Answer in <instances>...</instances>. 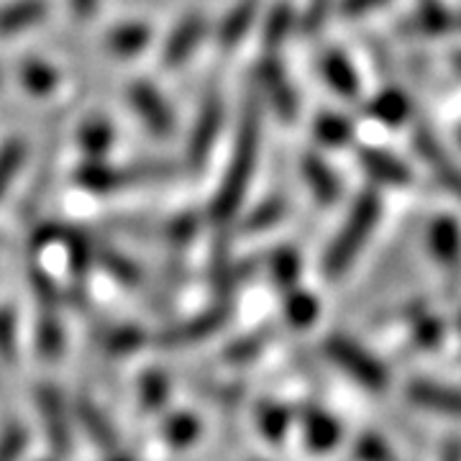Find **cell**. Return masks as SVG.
Listing matches in <instances>:
<instances>
[{
	"mask_svg": "<svg viewBox=\"0 0 461 461\" xmlns=\"http://www.w3.org/2000/svg\"><path fill=\"white\" fill-rule=\"evenodd\" d=\"M257 151H259V108L251 100L247 113H244L239 139H236V151L230 157L229 172L223 177V187H221L218 198L213 200V218L229 221L230 215L239 211L241 200L247 195L254 165H257Z\"/></svg>",
	"mask_w": 461,
	"mask_h": 461,
	"instance_id": "cell-1",
	"label": "cell"
},
{
	"mask_svg": "<svg viewBox=\"0 0 461 461\" xmlns=\"http://www.w3.org/2000/svg\"><path fill=\"white\" fill-rule=\"evenodd\" d=\"M379 213H382V203H379L377 193L366 190L357 198L351 213L346 215L344 229L339 230V236L330 241L329 251L323 257L326 277H341L348 269V264L354 262V257L362 251L366 239L372 236Z\"/></svg>",
	"mask_w": 461,
	"mask_h": 461,
	"instance_id": "cell-2",
	"label": "cell"
},
{
	"mask_svg": "<svg viewBox=\"0 0 461 461\" xmlns=\"http://www.w3.org/2000/svg\"><path fill=\"white\" fill-rule=\"evenodd\" d=\"M175 172V167L169 165H136V167H118L105 165L100 159H90L75 172V182L90 190V193H113L131 187L133 182H149V180H165Z\"/></svg>",
	"mask_w": 461,
	"mask_h": 461,
	"instance_id": "cell-3",
	"label": "cell"
},
{
	"mask_svg": "<svg viewBox=\"0 0 461 461\" xmlns=\"http://www.w3.org/2000/svg\"><path fill=\"white\" fill-rule=\"evenodd\" d=\"M326 354L336 364H341L354 379H359L369 390H384L387 384V369L369 354L362 346L348 341L344 336H330L326 341Z\"/></svg>",
	"mask_w": 461,
	"mask_h": 461,
	"instance_id": "cell-4",
	"label": "cell"
},
{
	"mask_svg": "<svg viewBox=\"0 0 461 461\" xmlns=\"http://www.w3.org/2000/svg\"><path fill=\"white\" fill-rule=\"evenodd\" d=\"M129 105L139 115V121L147 126L149 131L159 139H167L175 131V113L169 108V103L162 98V93L157 87H151L147 80H136L129 87Z\"/></svg>",
	"mask_w": 461,
	"mask_h": 461,
	"instance_id": "cell-5",
	"label": "cell"
},
{
	"mask_svg": "<svg viewBox=\"0 0 461 461\" xmlns=\"http://www.w3.org/2000/svg\"><path fill=\"white\" fill-rule=\"evenodd\" d=\"M221 126H223V103L218 95H211L203 103L198 118H195V126L187 139V157L193 165L200 167L211 157Z\"/></svg>",
	"mask_w": 461,
	"mask_h": 461,
	"instance_id": "cell-6",
	"label": "cell"
},
{
	"mask_svg": "<svg viewBox=\"0 0 461 461\" xmlns=\"http://www.w3.org/2000/svg\"><path fill=\"white\" fill-rule=\"evenodd\" d=\"M429 247L436 262L446 269L451 280H459L461 275V229L451 215L433 218L429 229Z\"/></svg>",
	"mask_w": 461,
	"mask_h": 461,
	"instance_id": "cell-7",
	"label": "cell"
},
{
	"mask_svg": "<svg viewBox=\"0 0 461 461\" xmlns=\"http://www.w3.org/2000/svg\"><path fill=\"white\" fill-rule=\"evenodd\" d=\"M205 29H208V23L200 14H187L182 18L180 23L172 29V33L167 36L165 47H162V67L177 69V67L185 65L193 50H198V44L205 36Z\"/></svg>",
	"mask_w": 461,
	"mask_h": 461,
	"instance_id": "cell-8",
	"label": "cell"
},
{
	"mask_svg": "<svg viewBox=\"0 0 461 461\" xmlns=\"http://www.w3.org/2000/svg\"><path fill=\"white\" fill-rule=\"evenodd\" d=\"M259 83H262L264 95L272 103L277 115L285 121H293L297 115V95L290 80H287V75H285V69H282L280 59H275V54H267L262 59Z\"/></svg>",
	"mask_w": 461,
	"mask_h": 461,
	"instance_id": "cell-9",
	"label": "cell"
},
{
	"mask_svg": "<svg viewBox=\"0 0 461 461\" xmlns=\"http://www.w3.org/2000/svg\"><path fill=\"white\" fill-rule=\"evenodd\" d=\"M39 412H41V423L50 436L51 448L57 451V456H65L69 451V418H67L65 402L54 387L39 390Z\"/></svg>",
	"mask_w": 461,
	"mask_h": 461,
	"instance_id": "cell-10",
	"label": "cell"
},
{
	"mask_svg": "<svg viewBox=\"0 0 461 461\" xmlns=\"http://www.w3.org/2000/svg\"><path fill=\"white\" fill-rule=\"evenodd\" d=\"M359 165L372 180L390 185V187H405L411 182V169L402 165L397 157L382 151V149H359Z\"/></svg>",
	"mask_w": 461,
	"mask_h": 461,
	"instance_id": "cell-11",
	"label": "cell"
},
{
	"mask_svg": "<svg viewBox=\"0 0 461 461\" xmlns=\"http://www.w3.org/2000/svg\"><path fill=\"white\" fill-rule=\"evenodd\" d=\"M50 14L47 0H14L0 5V36H14L41 23Z\"/></svg>",
	"mask_w": 461,
	"mask_h": 461,
	"instance_id": "cell-12",
	"label": "cell"
},
{
	"mask_svg": "<svg viewBox=\"0 0 461 461\" xmlns=\"http://www.w3.org/2000/svg\"><path fill=\"white\" fill-rule=\"evenodd\" d=\"M303 180H305L308 190L313 193V198L321 205H333L336 198L341 195V182H339V177L315 154H305L303 157Z\"/></svg>",
	"mask_w": 461,
	"mask_h": 461,
	"instance_id": "cell-13",
	"label": "cell"
},
{
	"mask_svg": "<svg viewBox=\"0 0 461 461\" xmlns=\"http://www.w3.org/2000/svg\"><path fill=\"white\" fill-rule=\"evenodd\" d=\"M321 72L326 77V83L344 98H357L359 95V77H357V69L351 67V62L346 59L344 51L329 50L321 54Z\"/></svg>",
	"mask_w": 461,
	"mask_h": 461,
	"instance_id": "cell-14",
	"label": "cell"
},
{
	"mask_svg": "<svg viewBox=\"0 0 461 461\" xmlns=\"http://www.w3.org/2000/svg\"><path fill=\"white\" fill-rule=\"evenodd\" d=\"M408 395L415 405L461 418V390L433 384V382H415V384H411Z\"/></svg>",
	"mask_w": 461,
	"mask_h": 461,
	"instance_id": "cell-15",
	"label": "cell"
},
{
	"mask_svg": "<svg viewBox=\"0 0 461 461\" xmlns=\"http://www.w3.org/2000/svg\"><path fill=\"white\" fill-rule=\"evenodd\" d=\"M300 423H303V433H305V441L313 451H330L333 446L341 441V426L321 411H305L300 415Z\"/></svg>",
	"mask_w": 461,
	"mask_h": 461,
	"instance_id": "cell-16",
	"label": "cell"
},
{
	"mask_svg": "<svg viewBox=\"0 0 461 461\" xmlns=\"http://www.w3.org/2000/svg\"><path fill=\"white\" fill-rule=\"evenodd\" d=\"M18 83L26 93H32L36 98L41 95H50L51 90L59 83V72L51 65H47L44 59H23L18 67Z\"/></svg>",
	"mask_w": 461,
	"mask_h": 461,
	"instance_id": "cell-17",
	"label": "cell"
},
{
	"mask_svg": "<svg viewBox=\"0 0 461 461\" xmlns=\"http://www.w3.org/2000/svg\"><path fill=\"white\" fill-rule=\"evenodd\" d=\"M369 113L382 121L384 126H400L411 118V100L402 90L387 87L369 103Z\"/></svg>",
	"mask_w": 461,
	"mask_h": 461,
	"instance_id": "cell-18",
	"label": "cell"
},
{
	"mask_svg": "<svg viewBox=\"0 0 461 461\" xmlns=\"http://www.w3.org/2000/svg\"><path fill=\"white\" fill-rule=\"evenodd\" d=\"M151 39V29L147 23H139V21H131V23H121L115 26L108 33V50L113 51L115 57H133L139 51H144V47Z\"/></svg>",
	"mask_w": 461,
	"mask_h": 461,
	"instance_id": "cell-19",
	"label": "cell"
},
{
	"mask_svg": "<svg viewBox=\"0 0 461 461\" xmlns=\"http://www.w3.org/2000/svg\"><path fill=\"white\" fill-rule=\"evenodd\" d=\"M257 8H259V0H241L229 16L223 18L221 32H218V41L223 50L236 47L244 39V33L251 29V21L257 16Z\"/></svg>",
	"mask_w": 461,
	"mask_h": 461,
	"instance_id": "cell-20",
	"label": "cell"
},
{
	"mask_svg": "<svg viewBox=\"0 0 461 461\" xmlns=\"http://www.w3.org/2000/svg\"><path fill=\"white\" fill-rule=\"evenodd\" d=\"M77 141H80V149H83L90 159H100V157L108 154V149L115 141L113 126L105 118L85 121V126L77 133Z\"/></svg>",
	"mask_w": 461,
	"mask_h": 461,
	"instance_id": "cell-21",
	"label": "cell"
},
{
	"mask_svg": "<svg viewBox=\"0 0 461 461\" xmlns=\"http://www.w3.org/2000/svg\"><path fill=\"white\" fill-rule=\"evenodd\" d=\"M456 26V16H451L438 0H423L418 16L412 18V32L423 36H438Z\"/></svg>",
	"mask_w": 461,
	"mask_h": 461,
	"instance_id": "cell-22",
	"label": "cell"
},
{
	"mask_svg": "<svg viewBox=\"0 0 461 461\" xmlns=\"http://www.w3.org/2000/svg\"><path fill=\"white\" fill-rule=\"evenodd\" d=\"M315 139L323 144V147L336 149V147H344L351 141V123L346 121L344 115H336V113H323L315 118V126H313Z\"/></svg>",
	"mask_w": 461,
	"mask_h": 461,
	"instance_id": "cell-23",
	"label": "cell"
},
{
	"mask_svg": "<svg viewBox=\"0 0 461 461\" xmlns=\"http://www.w3.org/2000/svg\"><path fill=\"white\" fill-rule=\"evenodd\" d=\"M287 213V203L282 198H269L259 203L249 218L244 221V230L247 233H257V230H267V229H275L277 223H280L282 218Z\"/></svg>",
	"mask_w": 461,
	"mask_h": 461,
	"instance_id": "cell-24",
	"label": "cell"
},
{
	"mask_svg": "<svg viewBox=\"0 0 461 461\" xmlns=\"http://www.w3.org/2000/svg\"><path fill=\"white\" fill-rule=\"evenodd\" d=\"M269 269H272V277L275 282L285 287V290H293L295 287L297 275H300V257H297L295 249L282 247L272 254L269 259Z\"/></svg>",
	"mask_w": 461,
	"mask_h": 461,
	"instance_id": "cell-25",
	"label": "cell"
},
{
	"mask_svg": "<svg viewBox=\"0 0 461 461\" xmlns=\"http://www.w3.org/2000/svg\"><path fill=\"white\" fill-rule=\"evenodd\" d=\"M290 29H293V11H290L287 3H280L272 11V16L267 21V29H264V47H267V54H275V51L280 50Z\"/></svg>",
	"mask_w": 461,
	"mask_h": 461,
	"instance_id": "cell-26",
	"label": "cell"
},
{
	"mask_svg": "<svg viewBox=\"0 0 461 461\" xmlns=\"http://www.w3.org/2000/svg\"><path fill=\"white\" fill-rule=\"evenodd\" d=\"M285 313H287V321L295 329H305V326L313 323L315 315H318V303L313 300V295L293 287V293H290L287 303H285Z\"/></svg>",
	"mask_w": 461,
	"mask_h": 461,
	"instance_id": "cell-27",
	"label": "cell"
},
{
	"mask_svg": "<svg viewBox=\"0 0 461 461\" xmlns=\"http://www.w3.org/2000/svg\"><path fill=\"white\" fill-rule=\"evenodd\" d=\"M412 141H415V151L433 167V172H438V169L451 165V159L446 157L444 147L438 144V139L433 136L429 126H418L415 133H412Z\"/></svg>",
	"mask_w": 461,
	"mask_h": 461,
	"instance_id": "cell-28",
	"label": "cell"
},
{
	"mask_svg": "<svg viewBox=\"0 0 461 461\" xmlns=\"http://www.w3.org/2000/svg\"><path fill=\"white\" fill-rule=\"evenodd\" d=\"M26 159V144L21 139H11L0 147V195L5 193V187L16 177V172Z\"/></svg>",
	"mask_w": 461,
	"mask_h": 461,
	"instance_id": "cell-29",
	"label": "cell"
},
{
	"mask_svg": "<svg viewBox=\"0 0 461 461\" xmlns=\"http://www.w3.org/2000/svg\"><path fill=\"white\" fill-rule=\"evenodd\" d=\"M257 423H259V429L269 441H280L285 430H287V423H290V412L280 408V405L264 402L257 411Z\"/></svg>",
	"mask_w": 461,
	"mask_h": 461,
	"instance_id": "cell-30",
	"label": "cell"
},
{
	"mask_svg": "<svg viewBox=\"0 0 461 461\" xmlns=\"http://www.w3.org/2000/svg\"><path fill=\"white\" fill-rule=\"evenodd\" d=\"M80 420H83V426L87 429V433L93 436V441L103 448H111L115 446V433L108 426V420L103 418L98 412V408H93V405H80Z\"/></svg>",
	"mask_w": 461,
	"mask_h": 461,
	"instance_id": "cell-31",
	"label": "cell"
},
{
	"mask_svg": "<svg viewBox=\"0 0 461 461\" xmlns=\"http://www.w3.org/2000/svg\"><path fill=\"white\" fill-rule=\"evenodd\" d=\"M444 339V323L436 321V318H423L420 315V326L412 333L411 344H408V351H423V348H433Z\"/></svg>",
	"mask_w": 461,
	"mask_h": 461,
	"instance_id": "cell-32",
	"label": "cell"
},
{
	"mask_svg": "<svg viewBox=\"0 0 461 461\" xmlns=\"http://www.w3.org/2000/svg\"><path fill=\"white\" fill-rule=\"evenodd\" d=\"M139 395H141V405L144 408H159L162 402L167 400V390H169V384H167L165 375H159V372H149L141 379V384H139Z\"/></svg>",
	"mask_w": 461,
	"mask_h": 461,
	"instance_id": "cell-33",
	"label": "cell"
},
{
	"mask_svg": "<svg viewBox=\"0 0 461 461\" xmlns=\"http://www.w3.org/2000/svg\"><path fill=\"white\" fill-rule=\"evenodd\" d=\"M165 436L172 446H187L198 436V420L193 415H175L167 423Z\"/></svg>",
	"mask_w": 461,
	"mask_h": 461,
	"instance_id": "cell-34",
	"label": "cell"
},
{
	"mask_svg": "<svg viewBox=\"0 0 461 461\" xmlns=\"http://www.w3.org/2000/svg\"><path fill=\"white\" fill-rule=\"evenodd\" d=\"M14 354H16V323L3 311L0 313V357L8 362V359H14Z\"/></svg>",
	"mask_w": 461,
	"mask_h": 461,
	"instance_id": "cell-35",
	"label": "cell"
},
{
	"mask_svg": "<svg viewBox=\"0 0 461 461\" xmlns=\"http://www.w3.org/2000/svg\"><path fill=\"white\" fill-rule=\"evenodd\" d=\"M269 330H262V333H254V336H249V339H244L241 344L233 346V351H230V359L233 362H244V359H249V357H254V354H259L262 351V346L269 341Z\"/></svg>",
	"mask_w": 461,
	"mask_h": 461,
	"instance_id": "cell-36",
	"label": "cell"
},
{
	"mask_svg": "<svg viewBox=\"0 0 461 461\" xmlns=\"http://www.w3.org/2000/svg\"><path fill=\"white\" fill-rule=\"evenodd\" d=\"M26 446V436L21 429H11L0 438V461H18Z\"/></svg>",
	"mask_w": 461,
	"mask_h": 461,
	"instance_id": "cell-37",
	"label": "cell"
},
{
	"mask_svg": "<svg viewBox=\"0 0 461 461\" xmlns=\"http://www.w3.org/2000/svg\"><path fill=\"white\" fill-rule=\"evenodd\" d=\"M330 0H308V11H305V29H321L323 21H326V14H329Z\"/></svg>",
	"mask_w": 461,
	"mask_h": 461,
	"instance_id": "cell-38",
	"label": "cell"
},
{
	"mask_svg": "<svg viewBox=\"0 0 461 461\" xmlns=\"http://www.w3.org/2000/svg\"><path fill=\"white\" fill-rule=\"evenodd\" d=\"M384 3L387 0H341V14L344 16H362V14H369Z\"/></svg>",
	"mask_w": 461,
	"mask_h": 461,
	"instance_id": "cell-39",
	"label": "cell"
},
{
	"mask_svg": "<svg viewBox=\"0 0 461 461\" xmlns=\"http://www.w3.org/2000/svg\"><path fill=\"white\" fill-rule=\"evenodd\" d=\"M436 175H438V180H441V185H444L446 190H451L454 195H459L461 198V172L456 167L448 165L444 167V169H438Z\"/></svg>",
	"mask_w": 461,
	"mask_h": 461,
	"instance_id": "cell-40",
	"label": "cell"
},
{
	"mask_svg": "<svg viewBox=\"0 0 461 461\" xmlns=\"http://www.w3.org/2000/svg\"><path fill=\"white\" fill-rule=\"evenodd\" d=\"M69 8L75 11L77 18H90L98 8V0H69Z\"/></svg>",
	"mask_w": 461,
	"mask_h": 461,
	"instance_id": "cell-41",
	"label": "cell"
},
{
	"mask_svg": "<svg viewBox=\"0 0 461 461\" xmlns=\"http://www.w3.org/2000/svg\"><path fill=\"white\" fill-rule=\"evenodd\" d=\"M444 461H461V446L459 444H448V446H446Z\"/></svg>",
	"mask_w": 461,
	"mask_h": 461,
	"instance_id": "cell-42",
	"label": "cell"
},
{
	"mask_svg": "<svg viewBox=\"0 0 461 461\" xmlns=\"http://www.w3.org/2000/svg\"><path fill=\"white\" fill-rule=\"evenodd\" d=\"M451 67L461 75V51H454V54H451Z\"/></svg>",
	"mask_w": 461,
	"mask_h": 461,
	"instance_id": "cell-43",
	"label": "cell"
},
{
	"mask_svg": "<svg viewBox=\"0 0 461 461\" xmlns=\"http://www.w3.org/2000/svg\"><path fill=\"white\" fill-rule=\"evenodd\" d=\"M454 29H461V16H456V26Z\"/></svg>",
	"mask_w": 461,
	"mask_h": 461,
	"instance_id": "cell-44",
	"label": "cell"
},
{
	"mask_svg": "<svg viewBox=\"0 0 461 461\" xmlns=\"http://www.w3.org/2000/svg\"><path fill=\"white\" fill-rule=\"evenodd\" d=\"M459 330H461V315H459Z\"/></svg>",
	"mask_w": 461,
	"mask_h": 461,
	"instance_id": "cell-45",
	"label": "cell"
},
{
	"mask_svg": "<svg viewBox=\"0 0 461 461\" xmlns=\"http://www.w3.org/2000/svg\"><path fill=\"white\" fill-rule=\"evenodd\" d=\"M459 144H461V129H459Z\"/></svg>",
	"mask_w": 461,
	"mask_h": 461,
	"instance_id": "cell-46",
	"label": "cell"
},
{
	"mask_svg": "<svg viewBox=\"0 0 461 461\" xmlns=\"http://www.w3.org/2000/svg\"><path fill=\"white\" fill-rule=\"evenodd\" d=\"M115 461H129V459H115Z\"/></svg>",
	"mask_w": 461,
	"mask_h": 461,
	"instance_id": "cell-47",
	"label": "cell"
}]
</instances>
